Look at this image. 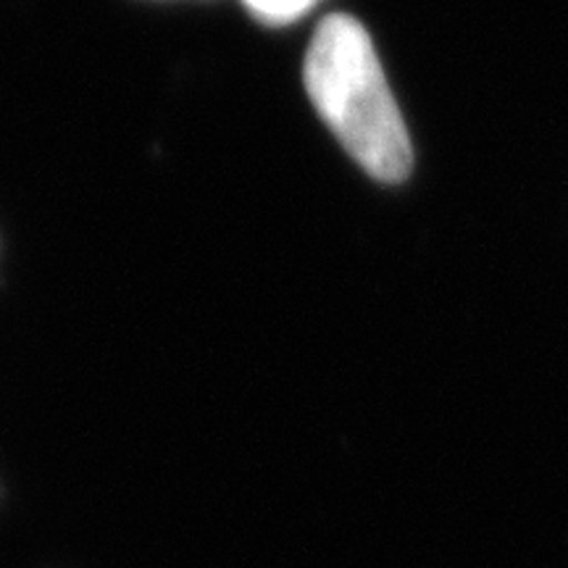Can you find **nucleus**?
Segmentation results:
<instances>
[{
  "instance_id": "1",
  "label": "nucleus",
  "mask_w": 568,
  "mask_h": 568,
  "mask_svg": "<svg viewBox=\"0 0 568 568\" xmlns=\"http://www.w3.org/2000/svg\"><path fill=\"white\" fill-rule=\"evenodd\" d=\"M303 82L318 116L366 174L389 184L406 180L414 148L374 42L358 19L332 13L316 27Z\"/></svg>"
},
{
  "instance_id": "2",
  "label": "nucleus",
  "mask_w": 568,
  "mask_h": 568,
  "mask_svg": "<svg viewBox=\"0 0 568 568\" xmlns=\"http://www.w3.org/2000/svg\"><path fill=\"white\" fill-rule=\"evenodd\" d=\"M245 9L266 24H290L308 13L318 0H243Z\"/></svg>"
}]
</instances>
